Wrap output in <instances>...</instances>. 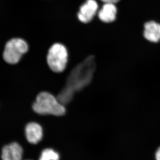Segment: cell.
Masks as SVG:
<instances>
[{"label": "cell", "instance_id": "8992f818", "mask_svg": "<svg viewBox=\"0 0 160 160\" xmlns=\"http://www.w3.org/2000/svg\"><path fill=\"white\" fill-rule=\"evenodd\" d=\"M26 134L27 139L29 143L37 144L42 138V128L38 123H29L26 126Z\"/></svg>", "mask_w": 160, "mask_h": 160}, {"label": "cell", "instance_id": "6da1fadb", "mask_svg": "<svg viewBox=\"0 0 160 160\" xmlns=\"http://www.w3.org/2000/svg\"><path fill=\"white\" fill-rule=\"evenodd\" d=\"M96 67L94 57H88L72 70L66 86L74 92L82 90L91 82Z\"/></svg>", "mask_w": 160, "mask_h": 160}, {"label": "cell", "instance_id": "8fae6325", "mask_svg": "<svg viewBox=\"0 0 160 160\" xmlns=\"http://www.w3.org/2000/svg\"><path fill=\"white\" fill-rule=\"evenodd\" d=\"M59 155L53 149H47L42 152L40 156L41 160H58L59 159Z\"/></svg>", "mask_w": 160, "mask_h": 160}, {"label": "cell", "instance_id": "5bb4252c", "mask_svg": "<svg viewBox=\"0 0 160 160\" xmlns=\"http://www.w3.org/2000/svg\"><path fill=\"white\" fill-rule=\"evenodd\" d=\"M156 158L157 159L160 160V148L157 152L156 154Z\"/></svg>", "mask_w": 160, "mask_h": 160}, {"label": "cell", "instance_id": "30bf717a", "mask_svg": "<svg viewBox=\"0 0 160 160\" xmlns=\"http://www.w3.org/2000/svg\"><path fill=\"white\" fill-rule=\"evenodd\" d=\"M11 160H20L22 156L23 149L19 144L12 142L8 145Z\"/></svg>", "mask_w": 160, "mask_h": 160}, {"label": "cell", "instance_id": "3957f363", "mask_svg": "<svg viewBox=\"0 0 160 160\" xmlns=\"http://www.w3.org/2000/svg\"><path fill=\"white\" fill-rule=\"evenodd\" d=\"M68 58V51L66 47L61 43H55L48 51L47 63L52 71L59 73L66 69Z\"/></svg>", "mask_w": 160, "mask_h": 160}, {"label": "cell", "instance_id": "52a82bcc", "mask_svg": "<svg viewBox=\"0 0 160 160\" xmlns=\"http://www.w3.org/2000/svg\"><path fill=\"white\" fill-rule=\"evenodd\" d=\"M117 9L114 4L105 3L98 12V17L102 22L110 23L116 18Z\"/></svg>", "mask_w": 160, "mask_h": 160}, {"label": "cell", "instance_id": "ba28073f", "mask_svg": "<svg viewBox=\"0 0 160 160\" xmlns=\"http://www.w3.org/2000/svg\"><path fill=\"white\" fill-rule=\"evenodd\" d=\"M144 35L146 39L153 42L160 40V24L151 21L146 23L144 26Z\"/></svg>", "mask_w": 160, "mask_h": 160}, {"label": "cell", "instance_id": "7c38bea8", "mask_svg": "<svg viewBox=\"0 0 160 160\" xmlns=\"http://www.w3.org/2000/svg\"><path fill=\"white\" fill-rule=\"evenodd\" d=\"M2 158L4 160H11L8 145L4 146L2 150Z\"/></svg>", "mask_w": 160, "mask_h": 160}, {"label": "cell", "instance_id": "9c48e42d", "mask_svg": "<svg viewBox=\"0 0 160 160\" xmlns=\"http://www.w3.org/2000/svg\"><path fill=\"white\" fill-rule=\"evenodd\" d=\"M74 93V92L66 86L60 92L57 98L60 102L64 106L71 102Z\"/></svg>", "mask_w": 160, "mask_h": 160}, {"label": "cell", "instance_id": "4fadbf2b", "mask_svg": "<svg viewBox=\"0 0 160 160\" xmlns=\"http://www.w3.org/2000/svg\"><path fill=\"white\" fill-rule=\"evenodd\" d=\"M101 1L105 3H110L115 4V3L118 2L120 0H101Z\"/></svg>", "mask_w": 160, "mask_h": 160}, {"label": "cell", "instance_id": "5b68a950", "mask_svg": "<svg viewBox=\"0 0 160 160\" xmlns=\"http://www.w3.org/2000/svg\"><path fill=\"white\" fill-rule=\"evenodd\" d=\"M98 9V5L95 0H86L80 7L78 17L80 22L89 23L94 17Z\"/></svg>", "mask_w": 160, "mask_h": 160}, {"label": "cell", "instance_id": "277c9868", "mask_svg": "<svg viewBox=\"0 0 160 160\" xmlns=\"http://www.w3.org/2000/svg\"><path fill=\"white\" fill-rule=\"evenodd\" d=\"M29 46L25 40L16 38L6 43L3 52V58L10 64H17L23 54L28 51Z\"/></svg>", "mask_w": 160, "mask_h": 160}, {"label": "cell", "instance_id": "7a4b0ae2", "mask_svg": "<svg viewBox=\"0 0 160 160\" xmlns=\"http://www.w3.org/2000/svg\"><path fill=\"white\" fill-rule=\"evenodd\" d=\"M32 109L36 113L42 115L61 116L64 115L66 112L65 106L58 98L47 92H41L38 95L32 105Z\"/></svg>", "mask_w": 160, "mask_h": 160}]
</instances>
